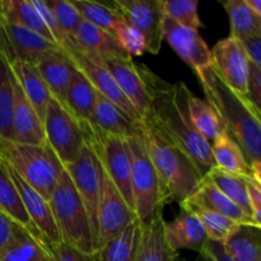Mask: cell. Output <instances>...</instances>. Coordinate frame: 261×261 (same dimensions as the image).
<instances>
[{
    "label": "cell",
    "instance_id": "1",
    "mask_svg": "<svg viewBox=\"0 0 261 261\" xmlns=\"http://www.w3.org/2000/svg\"><path fill=\"white\" fill-rule=\"evenodd\" d=\"M205 101L218 116L224 133L236 143L251 166L255 178L261 180V119L257 109L244 94L227 86L212 65L196 71Z\"/></svg>",
    "mask_w": 261,
    "mask_h": 261
},
{
    "label": "cell",
    "instance_id": "2",
    "mask_svg": "<svg viewBox=\"0 0 261 261\" xmlns=\"http://www.w3.org/2000/svg\"><path fill=\"white\" fill-rule=\"evenodd\" d=\"M190 89L184 82L170 84L154 75L152 81V102L148 115L163 134L190 157L205 177L216 167L212 147L198 133L188 109Z\"/></svg>",
    "mask_w": 261,
    "mask_h": 261
},
{
    "label": "cell",
    "instance_id": "3",
    "mask_svg": "<svg viewBox=\"0 0 261 261\" xmlns=\"http://www.w3.org/2000/svg\"><path fill=\"white\" fill-rule=\"evenodd\" d=\"M140 129L166 200L182 204L204 177L190 157L163 134L149 115L140 120Z\"/></svg>",
    "mask_w": 261,
    "mask_h": 261
},
{
    "label": "cell",
    "instance_id": "4",
    "mask_svg": "<svg viewBox=\"0 0 261 261\" xmlns=\"http://www.w3.org/2000/svg\"><path fill=\"white\" fill-rule=\"evenodd\" d=\"M0 158L48 201L64 166L47 143L22 144L0 138Z\"/></svg>",
    "mask_w": 261,
    "mask_h": 261
},
{
    "label": "cell",
    "instance_id": "5",
    "mask_svg": "<svg viewBox=\"0 0 261 261\" xmlns=\"http://www.w3.org/2000/svg\"><path fill=\"white\" fill-rule=\"evenodd\" d=\"M48 205L63 242L93 255L96 249L88 217L65 168L51 193Z\"/></svg>",
    "mask_w": 261,
    "mask_h": 261
},
{
    "label": "cell",
    "instance_id": "6",
    "mask_svg": "<svg viewBox=\"0 0 261 261\" xmlns=\"http://www.w3.org/2000/svg\"><path fill=\"white\" fill-rule=\"evenodd\" d=\"M127 145L132 158L130 182L134 200V212L140 224H145L157 212L165 208L167 200L163 194L160 177L148 154L142 129L139 134L127 139Z\"/></svg>",
    "mask_w": 261,
    "mask_h": 261
},
{
    "label": "cell",
    "instance_id": "7",
    "mask_svg": "<svg viewBox=\"0 0 261 261\" xmlns=\"http://www.w3.org/2000/svg\"><path fill=\"white\" fill-rule=\"evenodd\" d=\"M79 125L83 133L84 143L91 148L101 167L119 189L129 208L134 212L130 182L132 158L127 139L103 132L88 121L79 122Z\"/></svg>",
    "mask_w": 261,
    "mask_h": 261
},
{
    "label": "cell",
    "instance_id": "8",
    "mask_svg": "<svg viewBox=\"0 0 261 261\" xmlns=\"http://www.w3.org/2000/svg\"><path fill=\"white\" fill-rule=\"evenodd\" d=\"M46 143L58 155L61 165L73 163L84 145L83 133L78 120L65 105L53 97L42 119Z\"/></svg>",
    "mask_w": 261,
    "mask_h": 261
},
{
    "label": "cell",
    "instance_id": "9",
    "mask_svg": "<svg viewBox=\"0 0 261 261\" xmlns=\"http://www.w3.org/2000/svg\"><path fill=\"white\" fill-rule=\"evenodd\" d=\"M99 166V198L97 208L98 222V239L97 249L106 242L119 236L132 222L137 218L134 212L129 208L119 189L115 186L103 168Z\"/></svg>",
    "mask_w": 261,
    "mask_h": 261
},
{
    "label": "cell",
    "instance_id": "10",
    "mask_svg": "<svg viewBox=\"0 0 261 261\" xmlns=\"http://www.w3.org/2000/svg\"><path fill=\"white\" fill-rule=\"evenodd\" d=\"M99 61L110 71L140 119L147 116L152 102V81L155 74L144 65H137L132 58L102 59Z\"/></svg>",
    "mask_w": 261,
    "mask_h": 261
},
{
    "label": "cell",
    "instance_id": "11",
    "mask_svg": "<svg viewBox=\"0 0 261 261\" xmlns=\"http://www.w3.org/2000/svg\"><path fill=\"white\" fill-rule=\"evenodd\" d=\"M112 8L127 25L142 35L145 51L158 55L162 47V0H115Z\"/></svg>",
    "mask_w": 261,
    "mask_h": 261
},
{
    "label": "cell",
    "instance_id": "12",
    "mask_svg": "<svg viewBox=\"0 0 261 261\" xmlns=\"http://www.w3.org/2000/svg\"><path fill=\"white\" fill-rule=\"evenodd\" d=\"M71 182L83 203L93 236L94 249L97 250L98 239V222H97V208L99 198V166L96 155L91 148L84 143L78 158L70 165L64 166ZM96 252V251H94Z\"/></svg>",
    "mask_w": 261,
    "mask_h": 261
},
{
    "label": "cell",
    "instance_id": "13",
    "mask_svg": "<svg viewBox=\"0 0 261 261\" xmlns=\"http://www.w3.org/2000/svg\"><path fill=\"white\" fill-rule=\"evenodd\" d=\"M60 48L68 56V59L71 61L74 68L86 76L87 81L93 86V88L99 94H102L107 99L117 105L120 109L124 110L133 119L142 120L139 115H138V112L135 111L134 106L127 101L126 97L120 91L119 86L114 81L110 71L105 68V65L98 59L84 54L81 48L76 47L74 41H69L65 45L61 46Z\"/></svg>",
    "mask_w": 261,
    "mask_h": 261
},
{
    "label": "cell",
    "instance_id": "14",
    "mask_svg": "<svg viewBox=\"0 0 261 261\" xmlns=\"http://www.w3.org/2000/svg\"><path fill=\"white\" fill-rule=\"evenodd\" d=\"M59 48L37 33L0 17V55L8 63L22 61L36 65L46 54Z\"/></svg>",
    "mask_w": 261,
    "mask_h": 261
},
{
    "label": "cell",
    "instance_id": "15",
    "mask_svg": "<svg viewBox=\"0 0 261 261\" xmlns=\"http://www.w3.org/2000/svg\"><path fill=\"white\" fill-rule=\"evenodd\" d=\"M0 161L14 184L15 189L19 194L20 201H22L31 222L53 251V249H55L59 244L63 242V240H61L58 227L54 221L48 201L40 193H37L9 163L3 161L2 158Z\"/></svg>",
    "mask_w": 261,
    "mask_h": 261
},
{
    "label": "cell",
    "instance_id": "16",
    "mask_svg": "<svg viewBox=\"0 0 261 261\" xmlns=\"http://www.w3.org/2000/svg\"><path fill=\"white\" fill-rule=\"evenodd\" d=\"M249 58L241 42L232 37L219 40L211 50V65L219 78L237 93L246 96Z\"/></svg>",
    "mask_w": 261,
    "mask_h": 261
},
{
    "label": "cell",
    "instance_id": "17",
    "mask_svg": "<svg viewBox=\"0 0 261 261\" xmlns=\"http://www.w3.org/2000/svg\"><path fill=\"white\" fill-rule=\"evenodd\" d=\"M162 33L163 40L167 41L173 51L195 73L211 65V48L198 31L182 27L175 20L165 17L162 22Z\"/></svg>",
    "mask_w": 261,
    "mask_h": 261
},
{
    "label": "cell",
    "instance_id": "18",
    "mask_svg": "<svg viewBox=\"0 0 261 261\" xmlns=\"http://www.w3.org/2000/svg\"><path fill=\"white\" fill-rule=\"evenodd\" d=\"M12 82L13 97H14L12 115V140L22 144H43L46 143V138L42 121L15 82L13 74Z\"/></svg>",
    "mask_w": 261,
    "mask_h": 261
},
{
    "label": "cell",
    "instance_id": "19",
    "mask_svg": "<svg viewBox=\"0 0 261 261\" xmlns=\"http://www.w3.org/2000/svg\"><path fill=\"white\" fill-rule=\"evenodd\" d=\"M182 204L188 205L198 206V208L206 209V211L214 212L221 216L227 217L231 221L241 224H259L255 223L240 206H237L229 198H227L212 181L204 177L201 182L199 184L198 189L191 194L188 200L184 201ZM181 205V204H180ZM261 227V226H260Z\"/></svg>",
    "mask_w": 261,
    "mask_h": 261
},
{
    "label": "cell",
    "instance_id": "20",
    "mask_svg": "<svg viewBox=\"0 0 261 261\" xmlns=\"http://www.w3.org/2000/svg\"><path fill=\"white\" fill-rule=\"evenodd\" d=\"M165 236L171 249L191 250L200 252L208 241L200 221L191 212L181 209V213L171 222H165Z\"/></svg>",
    "mask_w": 261,
    "mask_h": 261
},
{
    "label": "cell",
    "instance_id": "21",
    "mask_svg": "<svg viewBox=\"0 0 261 261\" xmlns=\"http://www.w3.org/2000/svg\"><path fill=\"white\" fill-rule=\"evenodd\" d=\"M88 122L103 132L125 138V139L135 137L140 132V120L133 119L124 110L99 94L98 92L96 94L92 117Z\"/></svg>",
    "mask_w": 261,
    "mask_h": 261
},
{
    "label": "cell",
    "instance_id": "22",
    "mask_svg": "<svg viewBox=\"0 0 261 261\" xmlns=\"http://www.w3.org/2000/svg\"><path fill=\"white\" fill-rule=\"evenodd\" d=\"M0 261H53V252L40 234L15 223L9 244L0 252Z\"/></svg>",
    "mask_w": 261,
    "mask_h": 261
},
{
    "label": "cell",
    "instance_id": "23",
    "mask_svg": "<svg viewBox=\"0 0 261 261\" xmlns=\"http://www.w3.org/2000/svg\"><path fill=\"white\" fill-rule=\"evenodd\" d=\"M163 209L157 212L148 223L142 224L135 261H175L178 252L171 249L165 236Z\"/></svg>",
    "mask_w": 261,
    "mask_h": 261
},
{
    "label": "cell",
    "instance_id": "24",
    "mask_svg": "<svg viewBox=\"0 0 261 261\" xmlns=\"http://www.w3.org/2000/svg\"><path fill=\"white\" fill-rule=\"evenodd\" d=\"M74 43L84 54L99 59H127L130 58L119 46L111 33L82 20L74 36ZM133 59V58H132Z\"/></svg>",
    "mask_w": 261,
    "mask_h": 261
},
{
    "label": "cell",
    "instance_id": "25",
    "mask_svg": "<svg viewBox=\"0 0 261 261\" xmlns=\"http://www.w3.org/2000/svg\"><path fill=\"white\" fill-rule=\"evenodd\" d=\"M35 66L53 97L63 102L75 70L68 56L59 47L46 54Z\"/></svg>",
    "mask_w": 261,
    "mask_h": 261
},
{
    "label": "cell",
    "instance_id": "26",
    "mask_svg": "<svg viewBox=\"0 0 261 261\" xmlns=\"http://www.w3.org/2000/svg\"><path fill=\"white\" fill-rule=\"evenodd\" d=\"M8 65L15 82L42 121L46 109L53 98V94L50 93L47 86L41 78L38 70L35 65L22 63V61H10Z\"/></svg>",
    "mask_w": 261,
    "mask_h": 261
},
{
    "label": "cell",
    "instance_id": "27",
    "mask_svg": "<svg viewBox=\"0 0 261 261\" xmlns=\"http://www.w3.org/2000/svg\"><path fill=\"white\" fill-rule=\"evenodd\" d=\"M222 245L231 260L261 261V227L237 223Z\"/></svg>",
    "mask_w": 261,
    "mask_h": 261
},
{
    "label": "cell",
    "instance_id": "28",
    "mask_svg": "<svg viewBox=\"0 0 261 261\" xmlns=\"http://www.w3.org/2000/svg\"><path fill=\"white\" fill-rule=\"evenodd\" d=\"M0 17L37 33L50 42L56 43L31 0H0Z\"/></svg>",
    "mask_w": 261,
    "mask_h": 261
},
{
    "label": "cell",
    "instance_id": "29",
    "mask_svg": "<svg viewBox=\"0 0 261 261\" xmlns=\"http://www.w3.org/2000/svg\"><path fill=\"white\" fill-rule=\"evenodd\" d=\"M140 234L142 224L135 219L119 236L96 250L94 261H135Z\"/></svg>",
    "mask_w": 261,
    "mask_h": 261
},
{
    "label": "cell",
    "instance_id": "30",
    "mask_svg": "<svg viewBox=\"0 0 261 261\" xmlns=\"http://www.w3.org/2000/svg\"><path fill=\"white\" fill-rule=\"evenodd\" d=\"M97 91L79 70H74L73 78L66 89L63 103L79 122L89 121L96 102Z\"/></svg>",
    "mask_w": 261,
    "mask_h": 261
},
{
    "label": "cell",
    "instance_id": "31",
    "mask_svg": "<svg viewBox=\"0 0 261 261\" xmlns=\"http://www.w3.org/2000/svg\"><path fill=\"white\" fill-rule=\"evenodd\" d=\"M211 147L216 167L244 177H255L242 150L226 133L212 143Z\"/></svg>",
    "mask_w": 261,
    "mask_h": 261
},
{
    "label": "cell",
    "instance_id": "32",
    "mask_svg": "<svg viewBox=\"0 0 261 261\" xmlns=\"http://www.w3.org/2000/svg\"><path fill=\"white\" fill-rule=\"evenodd\" d=\"M222 4L231 23L229 37L244 41L254 36H261V17L250 9L246 0H227Z\"/></svg>",
    "mask_w": 261,
    "mask_h": 261
},
{
    "label": "cell",
    "instance_id": "33",
    "mask_svg": "<svg viewBox=\"0 0 261 261\" xmlns=\"http://www.w3.org/2000/svg\"><path fill=\"white\" fill-rule=\"evenodd\" d=\"M209 181L214 184L227 198L231 199L237 206L242 209L252 221L255 222L254 213L250 205L249 196H247L246 177L234 173L227 172L218 167H213L205 176ZM256 223V222H255ZM257 224V223H256ZM260 226V224H259Z\"/></svg>",
    "mask_w": 261,
    "mask_h": 261
},
{
    "label": "cell",
    "instance_id": "34",
    "mask_svg": "<svg viewBox=\"0 0 261 261\" xmlns=\"http://www.w3.org/2000/svg\"><path fill=\"white\" fill-rule=\"evenodd\" d=\"M188 109L194 126L209 144L216 142L223 134V126L211 105L194 96L191 91L188 96Z\"/></svg>",
    "mask_w": 261,
    "mask_h": 261
},
{
    "label": "cell",
    "instance_id": "35",
    "mask_svg": "<svg viewBox=\"0 0 261 261\" xmlns=\"http://www.w3.org/2000/svg\"><path fill=\"white\" fill-rule=\"evenodd\" d=\"M0 211L7 214L15 223L38 233L37 229L31 222L30 217H28L27 212H25L22 201H20L19 194H18L9 173L3 166L2 161H0Z\"/></svg>",
    "mask_w": 261,
    "mask_h": 261
},
{
    "label": "cell",
    "instance_id": "36",
    "mask_svg": "<svg viewBox=\"0 0 261 261\" xmlns=\"http://www.w3.org/2000/svg\"><path fill=\"white\" fill-rule=\"evenodd\" d=\"M70 4L81 14L83 20L114 35L116 28L124 23L119 13L109 5L91 0H69Z\"/></svg>",
    "mask_w": 261,
    "mask_h": 261
},
{
    "label": "cell",
    "instance_id": "37",
    "mask_svg": "<svg viewBox=\"0 0 261 261\" xmlns=\"http://www.w3.org/2000/svg\"><path fill=\"white\" fill-rule=\"evenodd\" d=\"M13 82L9 65L0 55V138L12 140Z\"/></svg>",
    "mask_w": 261,
    "mask_h": 261
},
{
    "label": "cell",
    "instance_id": "38",
    "mask_svg": "<svg viewBox=\"0 0 261 261\" xmlns=\"http://www.w3.org/2000/svg\"><path fill=\"white\" fill-rule=\"evenodd\" d=\"M180 208L191 212V213L198 217L204 231H205L206 237H208V240H212V241L223 242L224 239L231 232V229L237 224L236 222L231 221L227 217L214 213V212L206 211V209L198 208V206L181 204Z\"/></svg>",
    "mask_w": 261,
    "mask_h": 261
},
{
    "label": "cell",
    "instance_id": "39",
    "mask_svg": "<svg viewBox=\"0 0 261 261\" xmlns=\"http://www.w3.org/2000/svg\"><path fill=\"white\" fill-rule=\"evenodd\" d=\"M162 9L165 17L182 27L195 31L204 27L198 13V0H162Z\"/></svg>",
    "mask_w": 261,
    "mask_h": 261
},
{
    "label": "cell",
    "instance_id": "40",
    "mask_svg": "<svg viewBox=\"0 0 261 261\" xmlns=\"http://www.w3.org/2000/svg\"><path fill=\"white\" fill-rule=\"evenodd\" d=\"M46 4L55 15L59 27L61 28L65 37L74 41L76 30L83 20L81 14L76 12V9L70 4L69 0H46Z\"/></svg>",
    "mask_w": 261,
    "mask_h": 261
},
{
    "label": "cell",
    "instance_id": "41",
    "mask_svg": "<svg viewBox=\"0 0 261 261\" xmlns=\"http://www.w3.org/2000/svg\"><path fill=\"white\" fill-rule=\"evenodd\" d=\"M112 36L130 58L142 56L145 53V43L142 35L125 22L116 28Z\"/></svg>",
    "mask_w": 261,
    "mask_h": 261
},
{
    "label": "cell",
    "instance_id": "42",
    "mask_svg": "<svg viewBox=\"0 0 261 261\" xmlns=\"http://www.w3.org/2000/svg\"><path fill=\"white\" fill-rule=\"evenodd\" d=\"M31 2H32L36 10L40 13L41 18L43 19L45 24L47 25L48 31L51 32V35H53L54 40H55L56 45H58L59 47H61V46L65 45L66 42L71 41L65 37V35L63 33L61 28L59 27V23L58 20H56L55 15L53 14V12H51V9L48 8V5L46 4V2H43V0H31Z\"/></svg>",
    "mask_w": 261,
    "mask_h": 261
},
{
    "label": "cell",
    "instance_id": "43",
    "mask_svg": "<svg viewBox=\"0 0 261 261\" xmlns=\"http://www.w3.org/2000/svg\"><path fill=\"white\" fill-rule=\"evenodd\" d=\"M246 97L257 109H260L261 102V66L249 63V76H247Z\"/></svg>",
    "mask_w": 261,
    "mask_h": 261
},
{
    "label": "cell",
    "instance_id": "44",
    "mask_svg": "<svg viewBox=\"0 0 261 261\" xmlns=\"http://www.w3.org/2000/svg\"><path fill=\"white\" fill-rule=\"evenodd\" d=\"M51 252L53 261H94V256L92 254H87L65 242L59 244Z\"/></svg>",
    "mask_w": 261,
    "mask_h": 261
},
{
    "label": "cell",
    "instance_id": "45",
    "mask_svg": "<svg viewBox=\"0 0 261 261\" xmlns=\"http://www.w3.org/2000/svg\"><path fill=\"white\" fill-rule=\"evenodd\" d=\"M246 189L255 222L261 226V180L255 177H246Z\"/></svg>",
    "mask_w": 261,
    "mask_h": 261
},
{
    "label": "cell",
    "instance_id": "46",
    "mask_svg": "<svg viewBox=\"0 0 261 261\" xmlns=\"http://www.w3.org/2000/svg\"><path fill=\"white\" fill-rule=\"evenodd\" d=\"M195 261H233L229 259L223 250L222 242L208 240L203 250L198 254Z\"/></svg>",
    "mask_w": 261,
    "mask_h": 261
},
{
    "label": "cell",
    "instance_id": "47",
    "mask_svg": "<svg viewBox=\"0 0 261 261\" xmlns=\"http://www.w3.org/2000/svg\"><path fill=\"white\" fill-rule=\"evenodd\" d=\"M251 63L261 66V36H254L240 41Z\"/></svg>",
    "mask_w": 261,
    "mask_h": 261
},
{
    "label": "cell",
    "instance_id": "48",
    "mask_svg": "<svg viewBox=\"0 0 261 261\" xmlns=\"http://www.w3.org/2000/svg\"><path fill=\"white\" fill-rule=\"evenodd\" d=\"M15 222L0 211V252L9 244L13 236Z\"/></svg>",
    "mask_w": 261,
    "mask_h": 261
},
{
    "label": "cell",
    "instance_id": "49",
    "mask_svg": "<svg viewBox=\"0 0 261 261\" xmlns=\"http://www.w3.org/2000/svg\"><path fill=\"white\" fill-rule=\"evenodd\" d=\"M246 3L252 12L261 17V0H246Z\"/></svg>",
    "mask_w": 261,
    "mask_h": 261
},
{
    "label": "cell",
    "instance_id": "50",
    "mask_svg": "<svg viewBox=\"0 0 261 261\" xmlns=\"http://www.w3.org/2000/svg\"><path fill=\"white\" fill-rule=\"evenodd\" d=\"M175 261H188V260H186L185 257H182V256H180V255H178V256L175 259Z\"/></svg>",
    "mask_w": 261,
    "mask_h": 261
}]
</instances>
